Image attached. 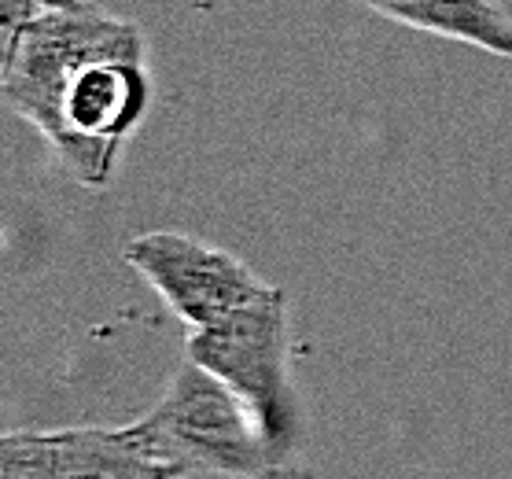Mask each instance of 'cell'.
<instances>
[{"label": "cell", "instance_id": "6da1fadb", "mask_svg": "<svg viewBox=\"0 0 512 479\" xmlns=\"http://www.w3.org/2000/svg\"><path fill=\"white\" fill-rule=\"evenodd\" d=\"M4 100L78 185L107 188L126 141L152 111L144 30L89 0L30 15L4 30Z\"/></svg>", "mask_w": 512, "mask_h": 479}, {"label": "cell", "instance_id": "7a4b0ae2", "mask_svg": "<svg viewBox=\"0 0 512 479\" xmlns=\"http://www.w3.org/2000/svg\"><path fill=\"white\" fill-rule=\"evenodd\" d=\"M137 428L177 479H258L280 468L244 398L192 358L177 365Z\"/></svg>", "mask_w": 512, "mask_h": 479}, {"label": "cell", "instance_id": "3957f363", "mask_svg": "<svg viewBox=\"0 0 512 479\" xmlns=\"http://www.w3.org/2000/svg\"><path fill=\"white\" fill-rule=\"evenodd\" d=\"M185 358L225 380L258 417L277 465H295L303 446V409L291 384L288 295L266 284L222 325L196 328L185 339Z\"/></svg>", "mask_w": 512, "mask_h": 479}, {"label": "cell", "instance_id": "277c9868", "mask_svg": "<svg viewBox=\"0 0 512 479\" xmlns=\"http://www.w3.org/2000/svg\"><path fill=\"white\" fill-rule=\"evenodd\" d=\"M122 255L188 332L222 325L266 288L236 255L174 229L133 236Z\"/></svg>", "mask_w": 512, "mask_h": 479}, {"label": "cell", "instance_id": "5b68a950", "mask_svg": "<svg viewBox=\"0 0 512 479\" xmlns=\"http://www.w3.org/2000/svg\"><path fill=\"white\" fill-rule=\"evenodd\" d=\"M56 479H177L137 421L126 428H59Z\"/></svg>", "mask_w": 512, "mask_h": 479}, {"label": "cell", "instance_id": "8992f818", "mask_svg": "<svg viewBox=\"0 0 512 479\" xmlns=\"http://www.w3.org/2000/svg\"><path fill=\"white\" fill-rule=\"evenodd\" d=\"M387 23L461 41L494 59H512V19L498 0H365Z\"/></svg>", "mask_w": 512, "mask_h": 479}, {"label": "cell", "instance_id": "52a82bcc", "mask_svg": "<svg viewBox=\"0 0 512 479\" xmlns=\"http://www.w3.org/2000/svg\"><path fill=\"white\" fill-rule=\"evenodd\" d=\"M0 479H56V435L8 432L0 439Z\"/></svg>", "mask_w": 512, "mask_h": 479}, {"label": "cell", "instance_id": "ba28073f", "mask_svg": "<svg viewBox=\"0 0 512 479\" xmlns=\"http://www.w3.org/2000/svg\"><path fill=\"white\" fill-rule=\"evenodd\" d=\"M258 479H317V476L303 465H280V468H273V472H266V476H258Z\"/></svg>", "mask_w": 512, "mask_h": 479}, {"label": "cell", "instance_id": "9c48e42d", "mask_svg": "<svg viewBox=\"0 0 512 479\" xmlns=\"http://www.w3.org/2000/svg\"><path fill=\"white\" fill-rule=\"evenodd\" d=\"M34 4L45 12H63V8H82L85 0H34Z\"/></svg>", "mask_w": 512, "mask_h": 479}]
</instances>
